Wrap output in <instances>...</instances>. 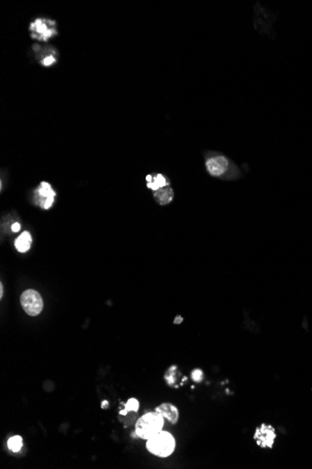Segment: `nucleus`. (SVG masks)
<instances>
[{
    "label": "nucleus",
    "instance_id": "obj_1",
    "mask_svg": "<svg viewBox=\"0 0 312 469\" xmlns=\"http://www.w3.org/2000/svg\"><path fill=\"white\" fill-rule=\"evenodd\" d=\"M205 166L208 174L213 177L222 180H237L242 176L240 169L235 162L223 153L206 154Z\"/></svg>",
    "mask_w": 312,
    "mask_h": 469
},
{
    "label": "nucleus",
    "instance_id": "obj_2",
    "mask_svg": "<svg viewBox=\"0 0 312 469\" xmlns=\"http://www.w3.org/2000/svg\"><path fill=\"white\" fill-rule=\"evenodd\" d=\"M30 37L40 42H47L58 36V26L55 20L47 17H38L28 26Z\"/></svg>",
    "mask_w": 312,
    "mask_h": 469
},
{
    "label": "nucleus",
    "instance_id": "obj_3",
    "mask_svg": "<svg viewBox=\"0 0 312 469\" xmlns=\"http://www.w3.org/2000/svg\"><path fill=\"white\" fill-rule=\"evenodd\" d=\"M146 448L151 454L160 458H166L175 451V438L169 432L162 430L147 440Z\"/></svg>",
    "mask_w": 312,
    "mask_h": 469
},
{
    "label": "nucleus",
    "instance_id": "obj_4",
    "mask_svg": "<svg viewBox=\"0 0 312 469\" xmlns=\"http://www.w3.org/2000/svg\"><path fill=\"white\" fill-rule=\"evenodd\" d=\"M164 425V418L159 413L156 411L149 412L137 419L136 434L138 437L148 440L159 432L162 431Z\"/></svg>",
    "mask_w": 312,
    "mask_h": 469
},
{
    "label": "nucleus",
    "instance_id": "obj_5",
    "mask_svg": "<svg viewBox=\"0 0 312 469\" xmlns=\"http://www.w3.org/2000/svg\"><path fill=\"white\" fill-rule=\"evenodd\" d=\"M277 20V16L274 13H270L262 5L255 4L254 6V16L253 25L254 28L261 34L265 36L274 35L275 30L273 25Z\"/></svg>",
    "mask_w": 312,
    "mask_h": 469
},
{
    "label": "nucleus",
    "instance_id": "obj_6",
    "mask_svg": "<svg viewBox=\"0 0 312 469\" xmlns=\"http://www.w3.org/2000/svg\"><path fill=\"white\" fill-rule=\"evenodd\" d=\"M32 54L35 60L44 68H50L58 62L59 52L52 45H32Z\"/></svg>",
    "mask_w": 312,
    "mask_h": 469
},
{
    "label": "nucleus",
    "instance_id": "obj_7",
    "mask_svg": "<svg viewBox=\"0 0 312 469\" xmlns=\"http://www.w3.org/2000/svg\"><path fill=\"white\" fill-rule=\"evenodd\" d=\"M21 304L26 314L32 317L39 315L43 309L41 295L35 290H26L21 295Z\"/></svg>",
    "mask_w": 312,
    "mask_h": 469
},
{
    "label": "nucleus",
    "instance_id": "obj_8",
    "mask_svg": "<svg viewBox=\"0 0 312 469\" xmlns=\"http://www.w3.org/2000/svg\"><path fill=\"white\" fill-rule=\"evenodd\" d=\"M276 437H277V434L274 427L266 423H262L260 426H258L253 435V439L262 449H266V448L272 449L274 446Z\"/></svg>",
    "mask_w": 312,
    "mask_h": 469
},
{
    "label": "nucleus",
    "instance_id": "obj_9",
    "mask_svg": "<svg viewBox=\"0 0 312 469\" xmlns=\"http://www.w3.org/2000/svg\"><path fill=\"white\" fill-rule=\"evenodd\" d=\"M35 197L37 198L38 205L41 208L47 210L50 208L54 203L56 193L52 190L49 183L41 182L38 189L35 191Z\"/></svg>",
    "mask_w": 312,
    "mask_h": 469
},
{
    "label": "nucleus",
    "instance_id": "obj_10",
    "mask_svg": "<svg viewBox=\"0 0 312 469\" xmlns=\"http://www.w3.org/2000/svg\"><path fill=\"white\" fill-rule=\"evenodd\" d=\"M146 181H147V188L153 192L166 187H170V180L162 174H148L146 176Z\"/></svg>",
    "mask_w": 312,
    "mask_h": 469
},
{
    "label": "nucleus",
    "instance_id": "obj_11",
    "mask_svg": "<svg viewBox=\"0 0 312 469\" xmlns=\"http://www.w3.org/2000/svg\"><path fill=\"white\" fill-rule=\"evenodd\" d=\"M155 411L159 413L163 418H166L171 423H176L179 420L180 413L177 406L170 403H164L155 408Z\"/></svg>",
    "mask_w": 312,
    "mask_h": 469
},
{
    "label": "nucleus",
    "instance_id": "obj_12",
    "mask_svg": "<svg viewBox=\"0 0 312 469\" xmlns=\"http://www.w3.org/2000/svg\"><path fill=\"white\" fill-rule=\"evenodd\" d=\"M155 202L160 205H167L174 199V191L170 187H166L153 192Z\"/></svg>",
    "mask_w": 312,
    "mask_h": 469
},
{
    "label": "nucleus",
    "instance_id": "obj_13",
    "mask_svg": "<svg viewBox=\"0 0 312 469\" xmlns=\"http://www.w3.org/2000/svg\"><path fill=\"white\" fill-rule=\"evenodd\" d=\"M32 243L31 235L28 231H24L16 240H15V247L19 252L25 253L29 250L30 245Z\"/></svg>",
    "mask_w": 312,
    "mask_h": 469
},
{
    "label": "nucleus",
    "instance_id": "obj_14",
    "mask_svg": "<svg viewBox=\"0 0 312 469\" xmlns=\"http://www.w3.org/2000/svg\"><path fill=\"white\" fill-rule=\"evenodd\" d=\"M22 447H23V438L20 435L12 436L8 441V448L13 452H20Z\"/></svg>",
    "mask_w": 312,
    "mask_h": 469
},
{
    "label": "nucleus",
    "instance_id": "obj_15",
    "mask_svg": "<svg viewBox=\"0 0 312 469\" xmlns=\"http://www.w3.org/2000/svg\"><path fill=\"white\" fill-rule=\"evenodd\" d=\"M139 408V402L136 398H130L125 404V409L127 412H137Z\"/></svg>",
    "mask_w": 312,
    "mask_h": 469
},
{
    "label": "nucleus",
    "instance_id": "obj_16",
    "mask_svg": "<svg viewBox=\"0 0 312 469\" xmlns=\"http://www.w3.org/2000/svg\"><path fill=\"white\" fill-rule=\"evenodd\" d=\"M203 372L200 370V369H196L192 372V379L193 381H196V382H200V381H203Z\"/></svg>",
    "mask_w": 312,
    "mask_h": 469
},
{
    "label": "nucleus",
    "instance_id": "obj_17",
    "mask_svg": "<svg viewBox=\"0 0 312 469\" xmlns=\"http://www.w3.org/2000/svg\"><path fill=\"white\" fill-rule=\"evenodd\" d=\"M20 228H21V225H20V223H18V222H15L14 224H13V226H12V229H13V232H18V231L20 230Z\"/></svg>",
    "mask_w": 312,
    "mask_h": 469
},
{
    "label": "nucleus",
    "instance_id": "obj_18",
    "mask_svg": "<svg viewBox=\"0 0 312 469\" xmlns=\"http://www.w3.org/2000/svg\"><path fill=\"white\" fill-rule=\"evenodd\" d=\"M182 320H183V318H182V317H180V316H179V317H176L175 320H174V323H175V324H180V323H181V322H182Z\"/></svg>",
    "mask_w": 312,
    "mask_h": 469
},
{
    "label": "nucleus",
    "instance_id": "obj_19",
    "mask_svg": "<svg viewBox=\"0 0 312 469\" xmlns=\"http://www.w3.org/2000/svg\"><path fill=\"white\" fill-rule=\"evenodd\" d=\"M0 296H1V297L3 296V286H2V284H1V286H0Z\"/></svg>",
    "mask_w": 312,
    "mask_h": 469
},
{
    "label": "nucleus",
    "instance_id": "obj_20",
    "mask_svg": "<svg viewBox=\"0 0 312 469\" xmlns=\"http://www.w3.org/2000/svg\"><path fill=\"white\" fill-rule=\"evenodd\" d=\"M107 405H108V402H107V401H105L104 403H102V408H106Z\"/></svg>",
    "mask_w": 312,
    "mask_h": 469
}]
</instances>
